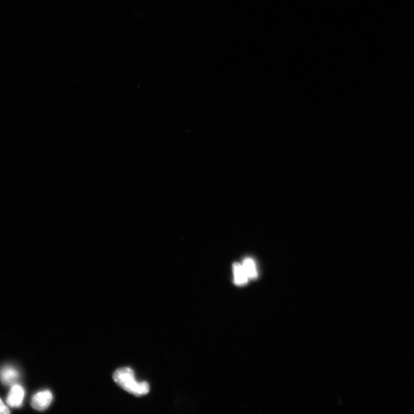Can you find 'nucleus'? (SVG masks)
Wrapping results in <instances>:
<instances>
[{
    "mask_svg": "<svg viewBox=\"0 0 414 414\" xmlns=\"http://www.w3.org/2000/svg\"><path fill=\"white\" fill-rule=\"evenodd\" d=\"M19 373L15 368L5 367L0 371V379L7 385L15 384L19 379Z\"/></svg>",
    "mask_w": 414,
    "mask_h": 414,
    "instance_id": "nucleus-4",
    "label": "nucleus"
},
{
    "mask_svg": "<svg viewBox=\"0 0 414 414\" xmlns=\"http://www.w3.org/2000/svg\"><path fill=\"white\" fill-rule=\"evenodd\" d=\"M113 379L120 387L136 396L146 395L149 392V385L146 382L138 383L136 381L134 372L131 368H122L116 370Z\"/></svg>",
    "mask_w": 414,
    "mask_h": 414,
    "instance_id": "nucleus-1",
    "label": "nucleus"
},
{
    "mask_svg": "<svg viewBox=\"0 0 414 414\" xmlns=\"http://www.w3.org/2000/svg\"><path fill=\"white\" fill-rule=\"evenodd\" d=\"M233 273H234V282L238 285H243L247 283L249 278L245 273L242 264L234 263L233 265Z\"/></svg>",
    "mask_w": 414,
    "mask_h": 414,
    "instance_id": "nucleus-5",
    "label": "nucleus"
},
{
    "mask_svg": "<svg viewBox=\"0 0 414 414\" xmlns=\"http://www.w3.org/2000/svg\"><path fill=\"white\" fill-rule=\"evenodd\" d=\"M53 400V395L48 390L39 392L33 396L31 401L32 407L34 409L43 411L50 405Z\"/></svg>",
    "mask_w": 414,
    "mask_h": 414,
    "instance_id": "nucleus-2",
    "label": "nucleus"
},
{
    "mask_svg": "<svg viewBox=\"0 0 414 414\" xmlns=\"http://www.w3.org/2000/svg\"><path fill=\"white\" fill-rule=\"evenodd\" d=\"M249 279H255L258 276L255 261L252 259H245L242 264Z\"/></svg>",
    "mask_w": 414,
    "mask_h": 414,
    "instance_id": "nucleus-6",
    "label": "nucleus"
},
{
    "mask_svg": "<svg viewBox=\"0 0 414 414\" xmlns=\"http://www.w3.org/2000/svg\"><path fill=\"white\" fill-rule=\"evenodd\" d=\"M10 413L9 408L4 404L3 401L0 399V414H7Z\"/></svg>",
    "mask_w": 414,
    "mask_h": 414,
    "instance_id": "nucleus-7",
    "label": "nucleus"
},
{
    "mask_svg": "<svg viewBox=\"0 0 414 414\" xmlns=\"http://www.w3.org/2000/svg\"><path fill=\"white\" fill-rule=\"evenodd\" d=\"M25 397V390L21 385L15 384L10 390L7 402L11 407H21Z\"/></svg>",
    "mask_w": 414,
    "mask_h": 414,
    "instance_id": "nucleus-3",
    "label": "nucleus"
}]
</instances>
